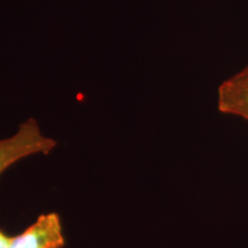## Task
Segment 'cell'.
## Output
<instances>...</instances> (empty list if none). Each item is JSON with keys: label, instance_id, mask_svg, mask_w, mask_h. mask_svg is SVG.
<instances>
[{"label": "cell", "instance_id": "3957f363", "mask_svg": "<svg viewBox=\"0 0 248 248\" xmlns=\"http://www.w3.org/2000/svg\"><path fill=\"white\" fill-rule=\"evenodd\" d=\"M217 107L223 114L248 121V66L219 85Z\"/></svg>", "mask_w": 248, "mask_h": 248}, {"label": "cell", "instance_id": "6da1fadb", "mask_svg": "<svg viewBox=\"0 0 248 248\" xmlns=\"http://www.w3.org/2000/svg\"><path fill=\"white\" fill-rule=\"evenodd\" d=\"M55 146L57 141L43 135L35 119L27 120L15 135L0 140V176L17 161L30 155L48 154Z\"/></svg>", "mask_w": 248, "mask_h": 248}, {"label": "cell", "instance_id": "277c9868", "mask_svg": "<svg viewBox=\"0 0 248 248\" xmlns=\"http://www.w3.org/2000/svg\"><path fill=\"white\" fill-rule=\"evenodd\" d=\"M11 238L12 237H9L0 229V248H8L9 243H11Z\"/></svg>", "mask_w": 248, "mask_h": 248}, {"label": "cell", "instance_id": "7a4b0ae2", "mask_svg": "<svg viewBox=\"0 0 248 248\" xmlns=\"http://www.w3.org/2000/svg\"><path fill=\"white\" fill-rule=\"evenodd\" d=\"M66 238L57 213L40 215L22 233L11 238L8 248H63Z\"/></svg>", "mask_w": 248, "mask_h": 248}]
</instances>
